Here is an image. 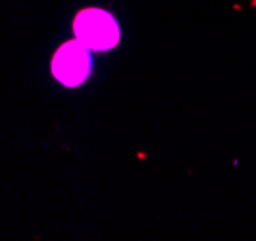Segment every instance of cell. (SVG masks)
<instances>
[{
	"instance_id": "6da1fadb",
	"label": "cell",
	"mask_w": 256,
	"mask_h": 241,
	"mask_svg": "<svg viewBox=\"0 0 256 241\" xmlns=\"http://www.w3.org/2000/svg\"><path fill=\"white\" fill-rule=\"evenodd\" d=\"M74 31L77 41L89 51H110L120 41V27L114 16L98 8H87L77 14Z\"/></svg>"
},
{
	"instance_id": "7a4b0ae2",
	"label": "cell",
	"mask_w": 256,
	"mask_h": 241,
	"mask_svg": "<svg viewBox=\"0 0 256 241\" xmlns=\"http://www.w3.org/2000/svg\"><path fill=\"white\" fill-rule=\"evenodd\" d=\"M90 51L79 41L62 45L52 58V74L66 87H77L90 76Z\"/></svg>"
}]
</instances>
